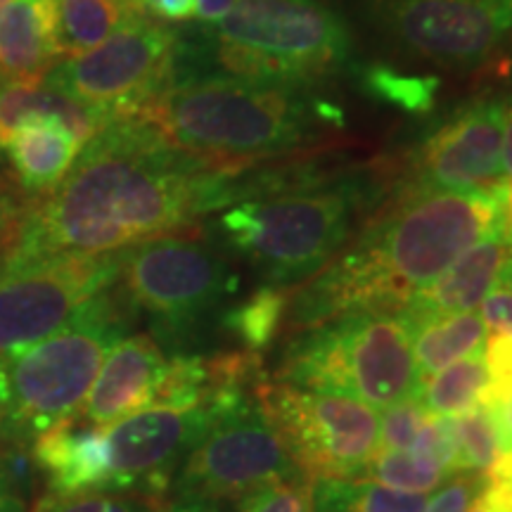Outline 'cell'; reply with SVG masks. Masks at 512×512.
I'll return each instance as SVG.
<instances>
[{"label": "cell", "instance_id": "1", "mask_svg": "<svg viewBox=\"0 0 512 512\" xmlns=\"http://www.w3.org/2000/svg\"><path fill=\"white\" fill-rule=\"evenodd\" d=\"M242 174L178 150L143 119H117L81 147L55 188L36 195L3 266L192 233L204 214L235 204Z\"/></svg>", "mask_w": 512, "mask_h": 512}, {"label": "cell", "instance_id": "2", "mask_svg": "<svg viewBox=\"0 0 512 512\" xmlns=\"http://www.w3.org/2000/svg\"><path fill=\"white\" fill-rule=\"evenodd\" d=\"M505 188L453 192L403 188L358 238L290 297L292 328L349 313H401L460 254L505 233Z\"/></svg>", "mask_w": 512, "mask_h": 512}, {"label": "cell", "instance_id": "3", "mask_svg": "<svg viewBox=\"0 0 512 512\" xmlns=\"http://www.w3.org/2000/svg\"><path fill=\"white\" fill-rule=\"evenodd\" d=\"M136 119L192 157L247 171L309 143L320 121L339 124L342 114L330 102L313 100L306 88L223 74L174 79Z\"/></svg>", "mask_w": 512, "mask_h": 512}, {"label": "cell", "instance_id": "4", "mask_svg": "<svg viewBox=\"0 0 512 512\" xmlns=\"http://www.w3.org/2000/svg\"><path fill=\"white\" fill-rule=\"evenodd\" d=\"M133 313L107 287L67 325L5 363L0 448H29L62 422L76 420L102 363L131 328Z\"/></svg>", "mask_w": 512, "mask_h": 512}, {"label": "cell", "instance_id": "5", "mask_svg": "<svg viewBox=\"0 0 512 512\" xmlns=\"http://www.w3.org/2000/svg\"><path fill=\"white\" fill-rule=\"evenodd\" d=\"M366 200V183L342 178L230 204L219 228L268 285L287 287L313 278L342 252Z\"/></svg>", "mask_w": 512, "mask_h": 512}, {"label": "cell", "instance_id": "6", "mask_svg": "<svg viewBox=\"0 0 512 512\" xmlns=\"http://www.w3.org/2000/svg\"><path fill=\"white\" fill-rule=\"evenodd\" d=\"M207 36L230 76L306 91L351 57L347 24L318 0H238Z\"/></svg>", "mask_w": 512, "mask_h": 512}, {"label": "cell", "instance_id": "7", "mask_svg": "<svg viewBox=\"0 0 512 512\" xmlns=\"http://www.w3.org/2000/svg\"><path fill=\"white\" fill-rule=\"evenodd\" d=\"M278 382L373 408L420 396L411 325L401 313H349L299 332L287 344Z\"/></svg>", "mask_w": 512, "mask_h": 512}, {"label": "cell", "instance_id": "8", "mask_svg": "<svg viewBox=\"0 0 512 512\" xmlns=\"http://www.w3.org/2000/svg\"><path fill=\"white\" fill-rule=\"evenodd\" d=\"M114 287L133 316L145 313L159 347L181 349L238 290V275L209 242L181 233L121 249Z\"/></svg>", "mask_w": 512, "mask_h": 512}, {"label": "cell", "instance_id": "9", "mask_svg": "<svg viewBox=\"0 0 512 512\" xmlns=\"http://www.w3.org/2000/svg\"><path fill=\"white\" fill-rule=\"evenodd\" d=\"M256 401L271 420L306 482L361 477L380 446V418L368 403L261 382Z\"/></svg>", "mask_w": 512, "mask_h": 512}, {"label": "cell", "instance_id": "10", "mask_svg": "<svg viewBox=\"0 0 512 512\" xmlns=\"http://www.w3.org/2000/svg\"><path fill=\"white\" fill-rule=\"evenodd\" d=\"M176 60L174 31L136 10L98 48L57 62L46 81L114 119H136L174 81Z\"/></svg>", "mask_w": 512, "mask_h": 512}, {"label": "cell", "instance_id": "11", "mask_svg": "<svg viewBox=\"0 0 512 512\" xmlns=\"http://www.w3.org/2000/svg\"><path fill=\"white\" fill-rule=\"evenodd\" d=\"M304 479L259 401L211 415L209 430L178 467L169 496L240 503L271 482Z\"/></svg>", "mask_w": 512, "mask_h": 512}, {"label": "cell", "instance_id": "12", "mask_svg": "<svg viewBox=\"0 0 512 512\" xmlns=\"http://www.w3.org/2000/svg\"><path fill=\"white\" fill-rule=\"evenodd\" d=\"M119 252L60 254L0 268V366L41 342L114 285Z\"/></svg>", "mask_w": 512, "mask_h": 512}, {"label": "cell", "instance_id": "13", "mask_svg": "<svg viewBox=\"0 0 512 512\" xmlns=\"http://www.w3.org/2000/svg\"><path fill=\"white\" fill-rule=\"evenodd\" d=\"M387 27L425 60L477 67L512 43V0H392Z\"/></svg>", "mask_w": 512, "mask_h": 512}, {"label": "cell", "instance_id": "14", "mask_svg": "<svg viewBox=\"0 0 512 512\" xmlns=\"http://www.w3.org/2000/svg\"><path fill=\"white\" fill-rule=\"evenodd\" d=\"M505 100L482 98L465 105L430 133L408 157L406 188L415 190H501Z\"/></svg>", "mask_w": 512, "mask_h": 512}, {"label": "cell", "instance_id": "15", "mask_svg": "<svg viewBox=\"0 0 512 512\" xmlns=\"http://www.w3.org/2000/svg\"><path fill=\"white\" fill-rule=\"evenodd\" d=\"M211 425L204 406L145 408L112 425H105L110 448V479L107 491L138 494L164 503L178 467Z\"/></svg>", "mask_w": 512, "mask_h": 512}, {"label": "cell", "instance_id": "16", "mask_svg": "<svg viewBox=\"0 0 512 512\" xmlns=\"http://www.w3.org/2000/svg\"><path fill=\"white\" fill-rule=\"evenodd\" d=\"M166 361L169 358L152 335L124 337L107 354L76 420L105 427L152 408Z\"/></svg>", "mask_w": 512, "mask_h": 512}, {"label": "cell", "instance_id": "17", "mask_svg": "<svg viewBox=\"0 0 512 512\" xmlns=\"http://www.w3.org/2000/svg\"><path fill=\"white\" fill-rule=\"evenodd\" d=\"M510 259V230L477 242L475 247L460 254L430 287H425L401 311V316L408 320V325H415L420 320L448 316V313L475 311L484 302L486 294L501 283V275Z\"/></svg>", "mask_w": 512, "mask_h": 512}, {"label": "cell", "instance_id": "18", "mask_svg": "<svg viewBox=\"0 0 512 512\" xmlns=\"http://www.w3.org/2000/svg\"><path fill=\"white\" fill-rule=\"evenodd\" d=\"M36 472L55 494L107 491L110 479V448L105 427H76L62 422L43 432L29 446Z\"/></svg>", "mask_w": 512, "mask_h": 512}, {"label": "cell", "instance_id": "19", "mask_svg": "<svg viewBox=\"0 0 512 512\" xmlns=\"http://www.w3.org/2000/svg\"><path fill=\"white\" fill-rule=\"evenodd\" d=\"M62 57L55 0H15L0 15V81L46 76Z\"/></svg>", "mask_w": 512, "mask_h": 512}, {"label": "cell", "instance_id": "20", "mask_svg": "<svg viewBox=\"0 0 512 512\" xmlns=\"http://www.w3.org/2000/svg\"><path fill=\"white\" fill-rule=\"evenodd\" d=\"M5 150L17 183L29 195H43L67 176L81 145L55 121L34 119L17 128L15 136L5 143Z\"/></svg>", "mask_w": 512, "mask_h": 512}, {"label": "cell", "instance_id": "21", "mask_svg": "<svg viewBox=\"0 0 512 512\" xmlns=\"http://www.w3.org/2000/svg\"><path fill=\"white\" fill-rule=\"evenodd\" d=\"M413 356L420 382L460 358L484 354L486 325L479 313L463 311L420 320L411 325Z\"/></svg>", "mask_w": 512, "mask_h": 512}, {"label": "cell", "instance_id": "22", "mask_svg": "<svg viewBox=\"0 0 512 512\" xmlns=\"http://www.w3.org/2000/svg\"><path fill=\"white\" fill-rule=\"evenodd\" d=\"M311 498L316 512H427L425 494L389 489L368 477L318 479Z\"/></svg>", "mask_w": 512, "mask_h": 512}, {"label": "cell", "instance_id": "23", "mask_svg": "<svg viewBox=\"0 0 512 512\" xmlns=\"http://www.w3.org/2000/svg\"><path fill=\"white\" fill-rule=\"evenodd\" d=\"M290 318V294L280 285H261L245 302L233 304L221 316L223 330L245 351L261 354L278 339Z\"/></svg>", "mask_w": 512, "mask_h": 512}, {"label": "cell", "instance_id": "24", "mask_svg": "<svg viewBox=\"0 0 512 512\" xmlns=\"http://www.w3.org/2000/svg\"><path fill=\"white\" fill-rule=\"evenodd\" d=\"M64 57H76L107 41L138 8L133 0H55Z\"/></svg>", "mask_w": 512, "mask_h": 512}, {"label": "cell", "instance_id": "25", "mask_svg": "<svg viewBox=\"0 0 512 512\" xmlns=\"http://www.w3.org/2000/svg\"><path fill=\"white\" fill-rule=\"evenodd\" d=\"M486 387H489V370H486L484 354H479L460 358V361L422 380L420 399L432 415L456 418L484 399Z\"/></svg>", "mask_w": 512, "mask_h": 512}, {"label": "cell", "instance_id": "26", "mask_svg": "<svg viewBox=\"0 0 512 512\" xmlns=\"http://www.w3.org/2000/svg\"><path fill=\"white\" fill-rule=\"evenodd\" d=\"M361 86L370 98L387 102L408 114H425L434 107L441 86L434 76L401 74L389 64H370L361 72Z\"/></svg>", "mask_w": 512, "mask_h": 512}, {"label": "cell", "instance_id": "27", "mask_svg": "<svg viewBox=\"0 0 512 512\" xmlns=\"http://www.w3.org/2000/svg\"><path fill=\"white\" fill-rule=\"evenodd\" d=\"M453 439L458 448L460 472L486 475L503 453V441L489 406L479 401L475 408L451 420Z\"/></svg>", "mask_w": 512, "mask_h": 512}, {"label": "cell", "instance_id": "28", "mask_svg": "<svg viewBox=\"0 0 512 512\" xmlns=\"http://www.w3.org/2000/svg\"><path fill=\"white\" fill-rule=\"evenodd\" d=\"M209 396V356L176 354L166 361V368L155 389L152 408H178L188 411L207 401Z\"/></svg>", "mask_w": 512, "mask_h": 512}, {"label": "cell", "instance_id": "29", "mask_svg": "<svg viewBox=\"0 0 512 512\" xmlns=\"http://www.w3.org/2000/svg\"><path fill=\"white\" fill-rule=\"evenodd\" d=\"M361 477L408 494H430L448 477L439 465L403 451H377Z\"/></svg>", "mask_w": 512, "mask_h": 512}, {"label": "cell", "instance_id": "30", "mask_svg": "<svg viewBox=\"0 0 512 512\" xmlns=\"http://www.w3.org/2000/svg\"><path fill=\"white\" fill-rule=\"evenodd\" d=\"M164 503L138 494H121V491H81V494L48 491L34 498V505L27 512H159Z\"/></svg>", "mask_w": 512, "mask_h": 512}, {"label": "cell", "instance_id": "31", "mask_svg": "<svg viewBox=\"0 0 512 512\" xmlns=\"http://www.w3.org/2000/svg\"><path fill=\"white\" fill-rule=\"evenodd\" d=\"M430 415L420 396H408L394 406H387L380 420L377 451H408Z\"/></svg>", "mask_w": 512, "mask_h": 512}, {"label": "cell", "instance_id": "32", "mask_svg": "<svg viewBox=\"0 0 512 512\" xmlns=\"http://www.w3.org/2000/svg\"><path fill=\"white\" fill-rule=\"evenodd\" d=\"M36 195H29L12 174L0 176V268L15 252L19 238H22L24 223Z\"/></svg>", "mask_w": 512, "mask_h": 512}, {"label": "cell", "instance_id": "33", "mask_svg": "<svg viewBox=\"0 0 512 512\" xmlns=\"http://www.w3.org/2000/svg\"><path fill=\"white\" fill-rule=\"evenodd\" d=\"M240 512H316L311 498V482L287 479L271 482L247 494L238 503Z\"/></svg>", "mask_w": 512, "mask_h": 512}, {"label": "cell", "instance_id": "34", "mask_svg": "<svg viewBox=\"0 0 512 512\" xmlns=\"http://www.w3.org/2000/svg\"><path fill=\"white\" fill-rule=\"evenodd\" d=\"M411 453L418 458L430 460V463L439 465L448 477L460 472L458 463V448L456 439H453L451 418H439V415H430L422 430L415 437Z\"/></svg>", "mask_w": 512, "mask_h": 512}, {"label": "cell", "instance_id": "35", "mask_svg": "<svg viewBox=\"0 0 512 512\" xmlns=\"http://www.w3.org/2000/svg\"><path fill=\"white\" fill-rule=\"evenodd\" d=\"M482 486L484 475L456 472L446 477L432 501H427V512H472V505L482 494Z\"/></svg>", "mask_w": 512, "mask_h": 512}, {"label": "cell", "instance_id": "36", "mask_svg": "<svg viewBox=\"0 0 512 512\" xmlns=\"http://www.w3.org/2000/svg\"><path fill=\"white\" fill-rule=\"evenodd\" d=\"M484 361H486V370H489V387H486L484 399L510 394L512 392V335L510 332L486 335Z\"/></svg>", "mask_w": 512, "mask_h": 512}, {"label": "cell", "instance_id": "37", "mask_svg": "<svg viewBox=\"0 0 512 512\" xmlns=\"http://www.w3.org/2000/svg\"><path fill=\"white\" fill-rule=\"evenodd\" d=\"M479 503L486 512H512V448L503 451L484 475Z\"/></svg>", "mask_w": 512, "mask_h": 512}, {"label": "cell", "instance_id": "38", "mask_svg": "<svg viewBox=\"0 0 512 512\" xmlns=\"http://www.w3.org/2000/svg\"><path fill=\"white\" fill-rule=\"evenodd\" d=\"M482 320L489 335L510 332L512 335V290L508 285L498 283L482 302Z\"/></svg>", "mask_w": 512, "mask_h": 512}, {"label": "cell", "instance_id": "39", "mask_svg": "<svg viewBox=\"0 0 512 512\" xmlns=\"http://www.w3.org/2000/svg\"><path fill=\"white\" fill-rule=\"evenodd\" d=\"M133 5L147 17H157L162 22H188L197 17L195 0H133Z\"/></svg>", "mask_w": 512, "mask_h": 512}, {"label": "cell", "instance_id": "40", "mask_svg": "<svg viewBox=\"0 0 512 512\" xmlns=\"http://www.w3.org/2000/svg\"><path fill=\"white\" fill-rule=\"evenodd\" d=\"M226 501L204 496H169L159 512H233Z\"/></svg>", "mask_w": 512, "mask_h": 512}, {"label": "cell", "instance_id": "41", "mask_svg": "<svg viewBox=\"0 0 512 512\" xmlns=\"http://www.w3.org/2000/svg\"><path fill=\"white\" fill-rule=\"evenodd\" d=\"M482 403H486L491 415H494L498 434H501V441H503V451H510L512 448V392L491 396V399H484Z\"/></svg>", "mask_w": 512, "mask_h": 512}, {"label": "cell", "instance_id": "42", "mask_svg": "<svg viewBox=\"0 0 512 512\" xmlns=\"http://www.w3.org/2000/svg\"><path fill=\"white\" fill-rule=\"evenodd\" d=\"M238 0H195V8H197V19L204 24H216L221 17H226L233 5Z\"/></svg>", "mask_w": 512, "mask_h": 512}, {"label": "cell", "instance_id": "43", "mask_svg": "<svg viewBox=\"0 0 512 512\" xmlns=\"http://www.w3.org/2000/svg\"><path fill=\"white\" fill-rule=\"evenodd\" d=\"M505 100V138H503V166L505 174L512 176V95Z\"/></svg>", "mask_w": 512, "mask_h": 512}, {"label": "cell", "instance_id": "44", "mask_svg": "<svg viewBox=\"0 0 512 512\" xmlns=\"http://www.w3.org/2000/svg\"><path fill=\"white\" fill-rule=\"evenodd\" d=\"M8 496H19V494H17L15 482H12L8 463H5V451L0 448V501H3V498H8ZM19 498H22V496H19Z\"/></svg>", "mask_w": 512, "mask_h": 512}, {"label": "cell", "instance_id": "45", "mask_svg": "<svg viewBox=\"0 0 512 512\" xmlns=\"http://www.w3.org/2000/svg\"><path fill=\"white\" fill-rule=\"evenodd\" d=\"M0 512H27V501L19 496H8L0 501Z\"/></svg>", "mask_w": 512, "mask_h": 512}, {"label": "cell", "instance_id": "46", "mask_svg": "<svg viewBox=\"0 0 512 512\" xmlns=\"http://www.w3.org/2000/svg\"><path fill=\"white\" fill-rule=\"evenodd\" d=\"M503 207H505V223H508V230L512 235V178L505 183V195H503Z\"/></svg>", "mask_w": 512, "mask_h": 512}, {"label": "cell", "instance_id": "47", "mask_svg": "<svg viewBox=\"0 0 512 512\" xmlns=\"http://www.w3.org/2000/svg\"><path fill=\"white\" fill-rule=\"evenodd\" d=\"M5 406V363L0 366V413H3Z\"/></svg>", "mask_w": 512, "mask_h": 512}, {"label": "cell", "instance_id": "48", "mask_svg": "<svg viewBox=\"0 0 512 512\" xmlns=\"http://www.w3.org/2000/svg\"><path fill=\"white\" fill-rule=\"evenodd\" d=\"M501 283L508 285L510 290H512V259H510V264L505 266V271H503V275H501Z\"/></svg>", "mask_w": 512, "mask_h": 512}, {"label": "cell", "instance_id": "49", "mask_svg": "<svg viewBox=\"0 0 512 512\" xmlns=\"http://www.w3.org/2000/svg\"><path fill=\"white\" fill-rule=\"evenodd\" d=\"M12 3H15V0H0V15H3V12H5V10H8Z\"/></svg>", "mask_w": 512, "mask_h": 512}, {"label": "cell", "instance_id": "50", "mask_svg": "<svg viewBox=\"0 0 512 512\" xmlns=\"http://www.w3.org/2000/svg\"><path fill=\"white\" fill-rule=\"evenodd\" d=\"M472 512H486V510H484V505L479 503V498L475 501V505H472Z\"/></svg>", "mask_w": 512, "mask_h": 512}]
</instances>
